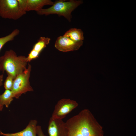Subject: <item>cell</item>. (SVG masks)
<instances>
[{
  "label": "cell",
  "mask_w": 136,
  "mask_h": 136,
  "mask_svg": "<svg viewBox=\"0 0 136 136\" xmlns=\"http://www.w3.org/2000/svg\"><path fill=\"white\" fill-rule=\"evenodd\" d=\"M65 123L67 136H104L102 127L87 109L82 110Z\"/></svg>",
  "instance_id": "obj_1"
},
{
  "label": "cell",
  "mask_w": 136,
  "mask_h": 136,
  "mask_svg": "<svg viewBox=\"0 0 136 136\" xmlns=\"http://www.w3.org/2000/svg\"><path fill=\"white\" fill-rule=\"evenodd\" d=\"M28 62L25 56H17L14 51L10 49L0 56V71H5L14 79L27 69Z\"/></svg>",
  "instance_id": "obj_2"
},
{
  "label": "cell",
  "mask_w": 136,
  "mask_h": 136,
  "mask_svg": "<svg viewBox=\"0 0 136 136\" xmlns=\"http://www.w3.org/2000/svg\"><path fill=\"white\" fill-rule=\"evenodd\" d=\"M83 2L82 0H70L68 1L57 0L50 7L42 8L36 12L40 15L47 16L50 14H57L60 16H63L70 22L72 12Z\"/></svg>",
  "instance_id": "obj_3"
},
{
  "label": "cell",
  "mask_w": 136,
  "mask_h": 136,
  "mask_svg": "<svg viewBox=\"0 0 136 136\" xmlns=\"http://www.w3.org/2000/svg\"><path fill=\"white\" fill-rule=\"evenodd\" d=\"M31 70V66L29 64L27 69L14 79L11 90L14 98L18 99L22 94L33 91L29 81Z\"/></svg>",
  "instance_id": "obj_4"
},
{
  "label": "cell",
  "mask_w": 136,
  "mask_h": 136,
  "mask_svg": "<svg viewBox=\"0 0 136 136\" xmlns=\"http://www.w3.org/2000/svg\"><path fill=\"white\" fill-rule=\"evenodd\" d=\"M25 14L20 9L17 0H0V16L2 18L17 20Z\"/></svg>",
  "instance_id": "obj_5"
},
{
  "label": "cell",
  "mask_w": 136,
  "mask_h": 136,
  "mask_svg": "<svg viewBox=\"0 0 136 136\" xmlns=\"http://www.w3.org/2000/svg\"><path fill=\"white\" fill-rule=\"evenodd\" d=\"M78 105L76 101L69 99L59 100L55 105L51 117L62 120Z\"/></svg>",
  "instance_id": "obj_6"
},
{
  "label": "cell",
  "mask_w": 136,
  "mask_h": 136,
  "mask_svg": "<svg viewBox=\"0 0 136 136\" xmlns=\"http://www.w3.org/2000/svg\"><path fill=\"white\" fill-rule=\"evenodd\" d=\"M83 41L76 42L64 36L57 38L55 44V48L59 51L63 52L76 51L82 45Z\"/></svg>",
  "instance_id": "obj_7"
},
{
  "label": "cell",
  "mask_w": 136,
  "mask_h": 136,
  "mask_svg": "<svg viewBox=\"0 0 136 136\" xmlns=\"http://www.w3.org/2000/svg\"><path fill=\"white\" fill-rule=\"evenodd\" d=\"M48 131L49 136H67V130L65 122L62 120L50 118Z\"/></svg>",
  "instance_id": "obj_8"
},
{
  "label": "cell",
  "mask_w": 136,
  "mask_h": 136,
  "mask_svg": "<svg viewBox=\"0 0 136 136\" xmlns=\"http://www.w3.org/2000/svg\"><path fill=\"white\" fill-rule=\"evenodd\" d=\"M37 123V120H32L23 130L14 133H4L0 131V135L3 136H36Z\"/></svg>",
  "instance_id": "obj_9"
},
{
  "label": "cell",
  "mask_w": 136,
  "mask_h": 136,
  "mask_svg": "<svg viewBox=\"0 0 136 136\" xmlns=\"http://www.w3.org/2000/svg\"><path fill=\"white\" fill-rule=\"evenodd\" d=\"M54 2L50 0H26V12L35 11L36 12L46 5H52Z\"/></svg>",
  "instance_id": "obj_10"
},
{
  "label": "cell",
  "mask_w": 136,
  "mask_h": 136,
  "mask_svg": "<svg viewBox=\"0 0 136 136\" xmlns=\"http://www.w3.org/2000/svg\"><path fill=\"white\" fill-rule=\"evenodd\" d=\"M63 36L76 42L83 41L84 39L82 31L81 29L75 28L70 29Z\"/></svg>",
  "instance_id": "obj_11"
},
{
  "label": "cell",
  "mask_w": 136,
  "mask_h": 136,
  "mask_svg": "<svg viewBox=\"0 0 136 136\" xmlns=\"http://www.w3.org/2000/svg\"><path fill=\"white\" fill-rule=\"evenodd\" d=\"M50 40L48 37H40L34 45L32 49L40 53L49 44Z\"/></svg>",
  "instance_id": "obj_12"
},
{
  "label": "cell",
  "mask_w": 136,
  "mask_h": 136,
  "mask_svg": "<svg viewBox=\"0 0 136 136\" xmlns=\"http://www.w3.org/2000/svg\"><path fill=\"white\" fill-rule=\"evenodd\" d=\"M14 98L11 90H5L3 94L0 95V104L8 108Z\"/></svg>",
  "instance_id": "obj_13"
},
{
  "label": "cell",
  "mask_w": 136,
  "mask_h": 136,
  "mask_svg": "<svg viewBox=\"0 0 136 136\" xmlns=\"http://www.w3.org/2000/svg\"><path fill=\"white\" fill-rule=\"evenodd\" d=\"M18 29L14 30L12 32L5 36L0 37V51L4 45L7 42L13 40L14 38L19 33Z\"/></svg>",
  "instance_id": "obj_14"
},
{
  "label": "cell",
  "mask_w": 136,
  "mask_h": 136,
  "mask_svg": "<svg viewBox=\"0 0 136 136\" xmlns=\"http://www.w3.org/2000/svg\"><path fill=\"white\" fill-rule=\"evenodd\" d=\"M4 83V87L5 90H11L13 87L14 78L11 75L7 74Z\"/></svg>",
  "instance_id": "obj_15"
},
{
  "label": "cell",
  "mask_w": 136,
  "mask_h": 136,
  "mask_svg": "<svg viewBox=\"0 0 136 136\" xmlns=\"http://www.w3.org/2000/svg\"><path fill=\"white\" fill-rule=\"evenodd\" d=\"M40 53L32 49L26 57L28 62H30L32 60L38 58Z\"/></svg>",
  "instance_id": "obj_16"
},
{
  "label": "cell",
  "mask_w": 136,
  "mask_h": 136,
  "mask_svg": "<svg viewBox=\"0 0 136 136\" xmlns=\"http://www.w3.org/2000/svg\"><path fill=\"white\" fill-rule=\"evenodd\" d=\"M37 134L38 136H45L42 131L41 127L40 126H37L36 127Z\"/></svg>",
  "instance_id": "obj_17"
},
{
  "label": "cell",
  "mask_w": 136,
  "mask_h": 136,
  "mask_svg": "<svg viewBox=\"0 0 136 136\" xmlns=\"http://www.w3.org/2000/svg\"><path fill=\"white\" fill-rule=\"evenodd\" d=\"M3 74L0 75V87L3 85Z\"/></svg>",
  "instance_id": "obj_18"
},
{
  "label": "cell",
  "mask_w": 136,
  "mask_h": 136,
  "mask_svg": "<svg viewBox=\"0 0 136 136\" xmlns=\"http://www.w3.org/2000/svg\"><path fill=\"white\" fill-rule=\"evenodd\" d=\"M3 108V106L0 104V111H2Z\"/></svg>",
  "instance_id": "obj_19"
}]
</instances>
